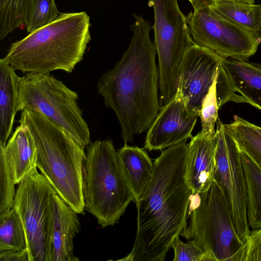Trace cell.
Masks as SVG:
<instances>
[{
    "mask_svg": "<svg viewBox=\"0 0 261 261\" xmlns=\"http://www.w3.org/2000/svg\"><path fill=\"white\" fill-rule=\"evenodd\" d=\"M148 5L154 11L153 42L158 56L161 108L175 96L184 57L195 43L177 0H148Z\"/></svg>",
    "mask_w": 261,
    "mask_h": 261,
    "instance_id": "obj_8",
    "label": "cell"
},
{
    "mask_svg": "<svg viewBox=\"0 0 261 261\" xmlns=\"http://www.w3.org/2000/svg\"><path fill=\"white\" fill-rule=\"evenodd\" d=\"M14 174L4 150L0 148V213L11 210L16 194Z\"/></svg>",
    "mask_w": 261,
    "mask_h": 261,
    "instance_id": "obj_26",
    "label": "cell"
},
{
    "mask_svg": "<svg viewBox=\"0 0 261 261\" xmlns=\"http://www.w3.org/2000/svg\"><path fill=\"white\" fill-rule=\"evenodd\" d=\"M56 194L37 169L16 189L13 208L24 229L30 261H53L51 236Z\"/></svg>",
    "mask_w": 261,
    "mask_h": 261,
    "instance_id": "obj_9",
    "label": "cell"
},
{
    "mask_svg": "<svg viewBox=\"0 0 261 261\" xmlns=\"http://www.w3.org/2000/svg\"><path fill=\"white\" fill-rule=\"evenodd\" d=\"M118 153L137 203L153 176L154 164L145 148L124 145Z\"/></svg>",
    "mask_w": 261,
    "mask_h": 261,
    "instance_id": "obj_19",
    "label": "cell"
},
{
    "mask_svg": "<svg viewBox=\"0 0 261 261\" xmlns=\"http://www.w3.org/2000/svg\"><path fill=\"white\" fill-rule=\"evenodd\" d=\"M190 222L180 235L198 241L216 261H234L243 245L233 225L222 188L214 180L206 191L191 194Z\"/></svg>",
    "mask_w": 261,
    "mask_h": 261,
    "instance_id": "obj_7",
    "label": "cell"
},
{
    "mask_svg": "<svg viewBox=\"0 0 261 261\" xmlns=\"http://www.w3.org/2000/svg\"><path fill=\"white\" fill-rule=\"evenodd\" d=\"M78 98L75 91L50 73H29L19 78L18 112L27 110L43 115L85 148L90 144V133Z\"/></svg>",
    "mask_w": 261,
    "mask_h": 261,
    "instance_id": "obj_6",
    "label": "cell"
},
{
    "mask_svg": "<svg viewBox=\"0 0 261 261\" xmlns=\"http://www.w3.org/2000/svg\"><path fill=\"white\" fill-rule=\"evenodd\" d=\"M133 36L127 49L97 83L105 105L115 112L124 145L149 129L160 110L156 48L149 21L134 14Z\"/></svg>",
    "mask_w": 261,
    "mask_h": 261,
    "instance_id": "obj_2",
    "label": "cell"
},
{
    "mask_svg": "<svg viewBox=\"0 0 261 261\" xmlns=\"http://www.w3.org/2000/svg\"><path fill=\"white\" fill-rule=\"evenodd\" d=\"M76 213L56 194L54 199L51 236L53 261H78L74 254L73 240L81 230Z\"/></svg>",
    "mask_w": 261,
    "mask_h": 261,
    "instance_id": "obj_16",
    "label": "cell"
},
{
    "mask_svg": "<svg viewBox=\"0 0 261 261\" xmlns=\"http://www.w3.org/2000/svg\"><path fill=\"white\" fill-rule=\"evenodd\" d=\"M35 143L36 167L57 194L79 214L84 213L85 148L66 130L37 112L21 111Z\"/></svg>",
    "mask_w": 261,
    "mask_h": 261,
    "instance_id": "obj_4",
    "label": "cell"
},
{
    "mask_svg": "<svg viewBox=\"0 0 261 261\" xmlns=\"http://www.w3.org/2000/svg\"><path fill=\"white\" fill-rule=\"evenodd\" d=\"M60 13L55 0H37L25 23L27 32L30 33L49 24Z\"/></svg>",
    "mask_w": 261,
    "mask_h": 261,
    "instance_id": "obj_27",
    "label": "cell"
},
{
    "mask_svg": "<svg viewBox=\"0 0 261 261\" xmlns=\"http://www.w3.org/2000/svg\"><path fill=\"white\" fill-rule=\"evenodd\" d=\"M239 152L246 182L248 223L249 227L256 229L261 228V169L247 155Z\"/></svg>",
    "mask_w": 261,
    "mask_h": 261,
    "instance_id": "obj_21",
    "label": "cell"
},
{
    "mask_svg": "<svg viewBox=\"0 0 261 261\" xmlns=\"http://www.w3.org/2000/svg\"><path fill=\"white\" fill-rule=\"evenodd\" d=\"M200 112L188 108L180 92L161 107L146 134L144 148L162 150L192 138Z\"/></svg>",
    "mask_w": 261,
    "mask_h": 261,
    "instance_id": "obj_13",
    "label": "cell"
},
{
    "mask_svg": "<svg viewBox=\"0 0 261 261\" xmlns=\"http://www.w3.org/2000/svg\"><path fill=\"white\" fill-rule=\"evenodd\" d=\"M216 89L219 109L232 101L248 103L261 110V64L222 58Z\"/></svg>",
    "mask_w": 261,
    "mask_h": 261,
    "instance_id": "obj_12",
    "label": "cell"
},
{
    "mask_svg": "<svg viewBox=\"0 0 261 261\" xmlns=\"http://www.w3.org/2000/svg\"><path fill=\"white\" fill-rule=\"evenodd\" d=\"M221 58L212 50L196 44L186 53L177 90L190 109L200 112L203 99L219 70Z\"/></svg>",
    "mask_w": 261,
    "mask_h": 261,
    "instance_id": "obj_14",
    "label": "cell"
},
{
    "mask_svg": "<svg viewBox=\"0 0 261 261\" xmlns=\"http://www.w3.org/2000/svg\"><path fill=\"white\" fill-rule=\"evenodd\" d=\"M0 148L8 160L16 184L18 185L37 169V149L28 126L20 124L6 144H0Z\"/></svg>",
    "mask_w": 261,
    "mask_h": 261,
    "instance_id": "obj_17",
    "label": "cell"
},
{
    "mask_svg": "<svg viewBox=\"0 0 261 261\" xmlns=\"http://www.w3.org/2000/svg\"><path fill=\"white\" fill-rule=\"evenodd\" d=\"M260 6H261V4H260ZM256 38H257V40H258V42L259 43H261V30L257 34Z\"/></svg>",
    "mask_w": 261,
    "mask_h": 261,
    "instance_id": "obj_32",
    "label": "cell"
},
{
    "mask_svg": "<svg viewBox=\"0 0 261 261\" xmlns=\"http://www.w3.org/2000/svg\"><path fill=\"white\" fill-rule=\"evenodd\" d=\"M37 0H0V40L25 26Z\"/></svg>",
    "mask_w": 261,
    "mask_h": 261,
    "instance_id": "obj_23",
    "label": "cell"
},
{
    "mask_svg": "<svg viewBox=\"0 0 261 261\" xmlns=\"http://www.w3.org/2000/svg\"><path fill=\"white\" fill-rule=\"evenodd\" d=\"M193 7L187 20L195 44L223 58L247 59L255 54L259 43L253 34L223 17L208 2Z\"/></svg>",
    "mask_w": 261,
    "mask_h": 261,
    "instance_id": "obj_10",
    "label": "cell"
},
{
    "mask_svg": "<svg viewBox=\"0 0 261 261\" xmlns=\"http://www.w3.org/2000/svg\"><path fill=\"white\" fill-rule=\"evenodd\" d=\"M189 1L191 5L193 6L196 4L200 3H206V2H212L216 0H188ZM228 1H232L236 2H239L241 3H245L251 4H254V0H228Z\"/></svg>",
    "mask_w": 261,
    "mask_h": 261,
    "instance_id": "obj_31",
    "label": "cell"
},
{
    "mask_svg": "<svg viewBox=\"0 0 261 261\" xmlns=\"http://www.w3.org/2000/svg\"><path fill=\"white\" fill-rule=\"evenodd\" d=\"M85 209L101 228L117 223L134 195L113 141L96 140L87 147L84 169Z\"/></svg>",
    "mask_w": 261,
    "mask_h": 261,
    "instance_id": "obj_5",
    "label": "cell"
},
{
    "mask_svg": "<svg viewBox=\"0 0 261 261\" xmlns=\"http://www.w3.org/2000/svg\"><path fill=\"white\" fill-rule=\"evenodd\" d=\"M90 25L86 12L60 13L49 24L12 43L2 59L23 73L72 72L91 40Z\"/></svg>",
    "mask_w": 261,
    "mask_h": 261,
    "instance_id": "obj_3",
    "label": "cell"
},
{
    "mask_svg": "<svg viewBox=\"0 0 261 261\" xmlns=\"http://www.w3.org/2000/svg\"><path fill=\"white\" fill-rule=\"evenodd\" d=\"M27 248L22 223L15 210L0 213V252L22 250Z\"/></svg>",
    "mask_w": 261,
    "mask_h": 261,
    "instance_id": "obj_24",
    "label": "cell"
},
{
    "mask_svg": "<svg viewBox=\"0 0 261 261\" xmlns=\"http://www.w3.org/2000/svg\"><path fill=\"white\" fill-rule=\"evenodd\" d=\"M214 180L222 189L236 232L244 243L250 232L246 208L245 175L238 146L218 118Z\"/></svg>",
    "mask_w": 261,
    "mask_h": 261,
    "instance_id": "obj_11",
    "label": "cell"
},
{
    "mask_svg": "<svg viewBox=\"0 0 261 261\" xmlns=\"http://www.w3.org/2000/svg\"><path fill=\"white\" fill-rule=\"evenodd\" d=\"M256 128H257L258 132L261 135V127L256 125Z\"/></svg>",
    "mask_w": 261,
    "mask_h": 261,
    "instance_id": "obj_33",
    "label": "cell"
},
{
    "mask_svg": "<svg viewBox=\"0 0 261 261\" xmlns=\"http://www.w3.org/2000/svg\"><path fill=\"white\" fill-rule=\"evenodd\" d=\"M0 261H30L27 248L19 251L8 250L0 252Z\"/></svg>",
    "mask_w": 261,
    "mask_h": 261,
    "instance_id": "obj_30",
    "label": "cell"
},
{
    "mask_svg": "<svg viewBox=\"0 0 261 261\" xmlns=\"http://www.w3.org/2000/svg\"><path fill=\"white\" fill-rule=\"evenodd\" d=\"M219 70L207 93L203 99L200 111L199 117L201 123L200 132L207 137H212L216 133L215 126L218 118V112L219 109L216 84Z\"/></svg>",
    "mask_w": 261,
    "mask_h": 261,
    "instance_id": "obj_25",
    "label": "cell"
},
{
    "mask_svg": "<svg viewBox=\"0 0 261 261\" xmlns=\"http://www.w3.org/2000/svg\"><path fill=\"white\" fill-rule=\"evenodd\" d=\"M171 248L174 250L173 261H216L213 256L205 251L200 244L195 240L182 242L179 236L173 240Z\"/></svg>",
    "mask_w": 261,
    "mask_h": 261,
    "instance_id": "obj_28",
    "label": "cell"
},
{
    "mask_svg": "<svg viewBox=\"0 0 261 261\" xmlns=\"http://www.w3.org/2000/svg\"><path fill=\"white\" fill-rule=\"evenodd\" d=\"M218 14L251 32L256 38L261 30V6L228 0L208 2ZM257 39V38H256Z\"/></svg>",
    "mask_w": 261,
    "mask_h": 261,
    "instance_id": "obj_20",
    "label": "cell"
},
{
    "mask_svg": "<svg viewBox=\"0 0 261 261\" xmlns=\"http://www.w3.org/2000/svg\"><path fill=\"white\" fill-rule=\"evenodd\" d=\"M234 261H261V228L250 231Z\"/></svg>",
    "mask_w": 261,
    "mask_h": 261,
    "instance_id": "obj_29",
    "label": "cell"
},
{
    "mask_svg": "<svg viewBox=\"0 0 261 261\" xmlns=\"http://www.w3.org/2000/svg\"><path fill=\"white\" fill-rule=\"evenodd\" d=\"M189 143L162 150L153 176L136 203L137 230L130 253L120 260L164 261L174 239L187 224L191 191L185 181Z\"/></svg>",
    "mask_w": 261,
    "mask_h": 261,
    "instance_id": "obj_1",
    "label": "cell"
},
{
    "mask_svg": "<svg viewBox=\"0 0 261 261\" xmlns=\"http://www.w3.org/2000/svg\"><path fill=\"white\" fill-rule=\"evenodd\" d=\"M9 64L0 60V144L5 145L18 111L20 76Z\"/></svg>",
    "mask_w": 261,
    "mask_h": 261,
    "instance_id": "obj_18",
    "label": "cell"
},
{
    "mask_svg": "<svg viewBox=\"0 0 261 261\" xmlns=\"http://www.w3.org/2000/svg\"><path fill=\"white\" fill-rule=\"evenodd\" d=\"M240 151L247 155L261 169V135L256 125L234 115L233 121L224 124Z\"/></svg>",
    "mask_w": 261,
    "mask_h": 261,
    "instance_id": "obj_22",
    "label": "cell"
},
{
    "mask_svg": "<svg viewBox=\"0 0 261 261\" xmlns=\"http://www.w3.org/2000/svg\"><path fill=\"white\" fill-rule=\"evenodd\" d=\"M185 181L192 194L207 190L214 180L217 135L207 137L200 132L191 139Z\"/></svg>",
    "mask_w": 261,
    "mask_h": 261,
    "instance_id": "obj_15",
    "label": "cell"
}]
</instances>
